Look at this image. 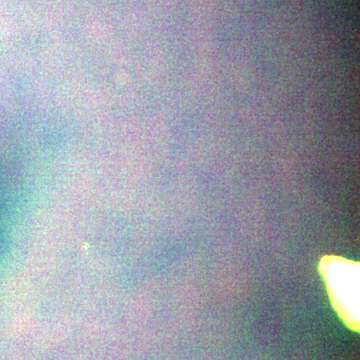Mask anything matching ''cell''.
<instances>
[{
    "label": "cell",
    "mask_w": 360,
    "mask_h": 360,
    "mask_svg": "<svg viewBox=\"0 0 360 360\" xmlns=\"http://www.w3.org/2000/svg\"><path fill=\"white\" fill-rule=\"evenodd\" d=\"M319 272L328 288L333 309L352 330H359L360 265L336 255L321 258Z\"/></svg>",
    "instance_id": "obj_1"
}]
</instances>
